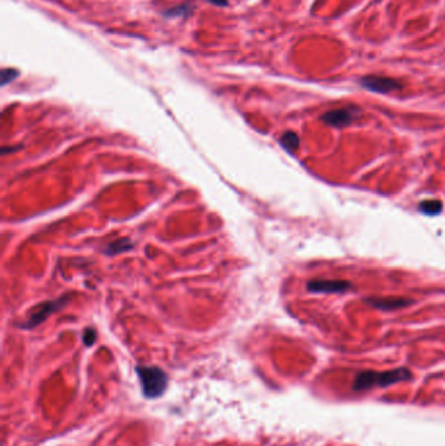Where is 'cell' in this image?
<instances>
[{
  "label": "cell",
  "instance_id": "cell-6",
  "mask_svg": "<svg viewBox=\"0 0 445 446\" xmlns=\"http://www.w3.org/2000/svg\"><path fill=\"white\" fill-rule=\"evenodd\" d=\"M352 284L344 279H312L307 283V290L320 294H342L349 291Z\"/></svg>",
  "mask_w": 445,
  "mask_h": 446
},
{
  "label": "cell",
  "instance_id": "cell-7",
  "mask_svg": "<svg viewBox=\"0 0 445 446\" xmlns=\"http://www.w3.org/2000/svg\"><path fill=\"white\" fill-rule=\"evenodd\" d=\"M367 303L371 304L375 308L381 309V311H396V309L405 308V307L410 306L413 300L406 299V297H371L367 300Z\"/></svg>",
  "mask_w": 445,
  "mask_h": 446
},
{
  "label": "cell",
  "instance_id": "cell-12",
  "mask_svg": "<svg viewBox=\"0 0 445 446\" xmlns=\"http://www.w3.org/2000/svg\"><path fill=\"white\" fill-rule=\"evenodd\" d=\"M19 70L17 69H3L2 70V86H6L7 84L12 82L19 77Z\"/></svg>",
  "mask_w": 445,
  "mask_h": 446
},
{
  "label": "cell",
  "instance_id": "cell-9",
  "mask_svg": "<svg viewBox=\"0 0 445 446\" xmlns=\"http://www.w3.org/2000/svg\"><path fill=\"white\" fill-rule=\"evenodd\" d=\"M418 209L425 216H437L442 210V202L439 200H423L419 202Z\"/></svg>",
  "mask_w": 445,
  "mask_h": 446
},
{
  "label": "cell",
  "instance_id": "cell-13",
  "mask_svg": "<svg viewBox=\"0 0 445 446\" xmlns=\"http://www.w3.org/2000/svg\"><path fill=\"white\" fill-rule=\"evenodd\" d=\"M82 340H84L85 345L92 346L94 343V341H96V331H94L93 329H86V330L84 331Z\"/></svg>",
  "mask_w": 445,
  "mask_h": 446
},
{
  "label": "cell",
  "instance_id": "cell-10",
  "mask_svg": "<svg viewBox=\"0 0 445 446\" xmlns=\"http://www.w3.org/2000/svg\"><path fill=\"white\" fill-rule=\"evenodd\" d=\"M279 142H281V145L283 146L284 150L289 153L296 152V150L299 149V145H300V140H299L298 135H296L295 132H291V131L284 132L283 135H282Z\"/></svg>",
  "mask_w": 445,
  "mask_h": 446
},
{
  "label": "cell",
  "instance_id": "cell-3",
  "mask_svg": "<svg viewBox=\"0 0 445 446\" xmlns=\"http://www.w3.org/2000/svg\"><path fill=\"white\" fill-rule=\"evenodd\" d=\"M68 300H69V297L63 296V297H59V299H55V300L43 301V303L38 304V306H35L30 311L28 320H26L25 323L21 324L20 326L23 329L35 328V326L40 325L41 323H43L48 316H51L52 313H55V312H58L59 309H62L63 307L67 304Z\"/></svg>",
  "mask_w": 445,
  "mask_h": 446
},
{
  "label": "cell",
  "instance_id": "cell-14",
  "mask_svg": "<svg viewBox=\"0 0 445 446\" xmlns=\"http://www.w3.org/2000/svg\"><path fill=\"white\" fill-rule=\"evenodd\" d=\"M209 3L215 4V6L217 7H226L228 4L227 0H208Z\"/></svg>",
  "mask_w": 445,
  "mask_h": 446
},
{
  "label": "cell",
  "instance_id": "cell-8",
  "mask_svg": "<svg viewBox=\"0 0 445 446\" xmlns=\"http://www.w3.org/2000/svg\"><path fill=\"white\" fill-rule=\"evenodd\" d=\"M193 11H194V4L192 3V2H186V3H182L179 4V6L167 9L166 12H164V16L169 17V19H175V17H188L191 16Z\"/></svg>",
  "mask_w": 445,
  "mask_h": 446
},
{
  "label": "cell",
  "instance_id": "cell-4",
  "mask_svg": "<svg viewBox=\"0 0 445 446\" xmlns=\"http://www.w3.org/2000/svg\"><path fill=\"white\" fill-rule=\"evenodd\" d=\"M359 114L361 111L358 107H342V109H334L324 113L320 116V120L334 128H344L354 123L359 118Z\"/></svg>",
  "mask_w": 445,
  "mask_h": 446
},
{
  "label": "cell",
  "instance_id": "cell-5",
  "mask_svg": "<svg viewBox=\"0 0 445 446\" xmlns=\"http://www.w3.org/2000/svg\"><path fill=\"white\" fill-rule=\"evenodd\" d=\"M359 84H361L364 89L371 90V92L373 93H381V94H386V93L402 89V84H401L398 80L385 76H373V75L362 77Z\"/></svg>",
  "mask_w": 445,
  "mask_h": 446
},
{
  "label": "cell",
  "instance_id": "cell-2",
  "mask_svg": "<svg viewBox=\"0 0 445 446\" xmlns=\"http://www.w3.org/2000/svg\"><path fill=\"white\" fill-rule=\"evenodd\" d=\"M141 389L145 398L154 399L161 397L167 387V374L158 367H143L136 368Z\"/></svg>",
  "mask_w": 445,
  "mask_h": 446
},
{
  "label": "cell",
  "instance_id": "cell-11",
  "mask_svg": "<svg viewBox=\"0 0 445 446\" xmlns=\"http://www.w3.org/2000/svg\"><path fill=\"white\" fill-rule=\"evenodd\" d=\"M133 248V243L128 238H121L118 240L113 241L111 244H109V247L106 248V252L109 255H116V253L126 252V251H130Z\"/></svg>",
  "mask_w": 445,
  "mask_h": 446
},
{
  "label": "cell",
  "instance_id": "cell-1",
  "mask_svg": "<svg viewBox=\"0 0 445 446\" xmlns=\"http://www.w3.org/2000/svg\"><path fill=\"white\" fill-rule=\"evenodd\" d=\"M412 379V372L407 368H397V369L385 370V372H375V370H364L355 376L352 382V389L357 391L375 389V387H386L401 381H407Z\"/></svg>",
  "mask_w": 445,
  "mask_h": 446
}]
</instances>
